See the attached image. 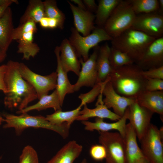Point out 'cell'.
<instances>
[{"mask_svg": "<svg viewBox=\"0 0 163 163\" xmlns=\"http://www.w3.org/2000/svg\"><path fill=\"white\" fill-rule=\"evenodd\" d=\"M57 66L56 86L55 89L59 95L62 105L66 95L72 93L74 91L73 85L70 82L67 75V73L63 69L60 59V50L59 46H56L55 49Z\"/></svg>", "mask_w": 163, "mask_h": 163, "instance_id": "22", "label": "cell"}, {"mask_svg": "<svg viewBox=\"0 0 163 163\" xmlns=\"http://www.w3.org/2000/svg\"><path fill=\"white\" fill-rule=\"evenodd\" d=\"M98 141L106 151V163H127L123 138L118 132H99Z\"/></svg>", "mask_w": 163, "mask_h": 163, "instance_id": "9", "label": "cell"}, {"mask_svg": "<svg viewBox=\"0 0 163 163\" xmlns=\"http://www.w3.org/2000/svg\"><path fill=\"white\" fill-rule=\"evenodd\" d=\"M131 28L155 39L163 37V15L157 12L136 15Z\"/></svg>", "mask_w": 163, "mask_h": 163, "instance_id": "11", "label": "cell"}, {"mask_svg": "<svg viewBox=\"0 0 163 163\" xmlns=\"http://www.w3.org/2000/svg\"><path fill=\"white\" fill-rule=\"evenodd\" d=\"M122 137L127 163H136L145 159L138 145L136 134L129 123L126 125Z\"/></svg>", "mask_w": 163, "mask_h": 163, "instance_id": "18", "label": "cell"}, {"mask_svg": "<svg viewBox=\"0 0 163 163\" xmlns=\"http://www.w3.org/2000/svg\"><path fill=\"white\" fill-rule=\"evenodd\" d=\"M19 70L23 78L34 88L39 99L56 88V72L42 75L34 72L23 63H19Z\"/></svg>", "mask_w": 163, "mask_h": 163, "instance_id": "10", "label": "cell"}, {"mask_svg": "<svg viewBox=\"0 0 163 163\" xmlns=\"http://www.w3.org/2000/svg\"><path fill=\"white\" fill-rule=\"evenodd\" d=\"M129 109L128 107L121 118L116 122L112 123L104 122L103 119L96 118L95 121L92 122L88 120L82 121V123L85 126V129L91 131L96 130L98 132H109L112 130H117L122 136L125 131L126 122L128 119Z\"/></svg>", "mask_w": 163, "mask_h": 163, "instance_id": "20", "label": "cell"}, {"mask_svg": "<svg viewBox=\"0 0 163 163\" xmlns=\"http://www.w3.org/2000/svg\"><path fill=\"white\" fill-rule=\"evenodd\" d=\"M70 1L78 5L77 7L78 8L84 10H87L83 1L81 0H71Z\"/></svg>", "mask_w": 163, "mask_h": 163, "instance_id": "42", "label": "cell"}, {"mask_svg": "<svg viewBox=\"0 0 163 163\" xmlns=\"http://www.w3.org/2000/svg\"><path fill=\"white\" fill-rule=\"evenodd\" d=\"M14 3L18 4V1L17 0H0V6L6 4H11Z\"/></svg>", "mask_w": 163, "mask_h": 163, "instance_id": "43", "label": "cell"}, {"mask_svg": "<svg viewBox=\"0 0 163 163\" xmlns=\"http://www.w3.org/2000/svg\"><path fill=\"white\" fill-rule=\"evenodd\" d=\"M145 90L150 91H163V79H147L145 84Z\"/></svg>", "mask_w": 163, "mask_h": 163, "instance_id": "37", "label": "cell"}, {"mask_svg": "<svg viewBox=\"0 0 163 163\" xmlns=\"http://www.w3.org/2000/svg\"><path fill=\"white\" fill-rule=\"evenodd\" d=\"M59 47L60 61L63 69L67 73L72 71L78 76L81 64L75 49L66 38L62 40Z\"/></svg>", "mask_w": 163, "mask_h": 163, "instance_id": "16", "label": "cell"}, {"mask_svg": "<svg viewBox=\"0 0 163 163\" xmlns=\"http://www.w3.org/2000/svg\"><path fill=\"white\" fill-rule=\"evenodd\" d=\"M45 16L56 19L59 23L58 28L62 30L65 20L64 13L58 7L56 2L54 0H46L43 2Z\"/></svg>", "mask_w": 163, "mask_h": 163, "instance_id": "31", "label": "cell"}, {"mask_svg": "<svg viewBox=\"0 0 163 163\" xmlns=\"http://www.w3.org/2000/svg\"><path fill=\"white\" fill-rule=\"evenodd\" d=\"M48 22L49 18L45 16L40 20L39 23L42 27L47 28H48Z\"/></svg>", "mask_w": 163, "mask_h": 163, "instance_id": "41", "label": "cell"}, {"mask_svg": "<svg viewBox=\"0 0 163 163\" xmlns=\"http://www.w3.org/2000/svg\"><path fill=\"white\" fill-rule=\"evenodd\" d=\"M39 100L36 104L28 106L21 110H18L17 113L20 114L34 110L40 111L49 108H53L55 111L62 110V105L56 89L51 94L45 95Z\"/></svg>", "mask_w": 163, "mask_h": 163, "instance_id": "26", "label": "cell"}, {"mask_svg": "<svg viewBox=\"0 0 163 163\" xmlns=\"http://www.w3.org/2000/svg\"><path fill=\"white\" fill-rule=\"evenodd\" d=\"M80 163H89L86 159H84Z\"/></svg>", "mask_w": 163, "mask_h": 163, "instance_id": "49", "label": "cell"}, {"mask_svg": "<svg viewBox=\"0 0 163 163\" xmlns=\"http://www.w3.org/2000/svg\"><path fill=\"white\" fill-rule=\"evenodd\" d=\"M91 158L96 161H101L106 157V151L104 147L101 144L92 145L89 150Z\"/></svg>", "mask_w": 163, "mask_h": 163, "instance_id": "35", "label": "cell"}, {"mask_svg": "<svg viewBox=\"0 0 163 163\" xmlns=\"http://www.w3.org/2000/svg\"><path fill=\"white\" fill-rule=\"evenodd\" d=\"M36 23L29 20L14 28L13 40L18 43L17 52L23 54V59L29 60L34 57L39 52L40 48L34 42V34L37 32Z\"/></svg>", "mask_w": 163, "mask_h": 163, "instance_id": "8", "label": "cell"}, {"mask_svg": "<svg viewBox=\"0 0 163 163\" xmlns=\"http://www.w3.org/2000/svg\"><path fill=\"white\" fill-rule=\"evenodd\" d=\"M110 49L107 43L99 47L96 60L98 73L97 83L104 82L113 70L110 61Z\"/></svg>", "mask_w": 163, "mask_h": 163, "instance_id": "25", "label": "cell"}, {"mask_svg": "<svg viewBox=\"0 0 163 163\" xmlns=\"http://www.w3.org/2000/svg\"><path fill=\"white\" fill-rule=\"evenodd\" d=\"M7 69V66L6 64L0 66V90L2 91L5 94L7 92L5 80Z\"/></svg>", "mask_w": 163, "mask_h": 163, "instance_id": "38", "label": "cell"}, {"mask_svg": "<svg viewBox=\"0 0 163 163\" xmlns=\"http://www.w3.org/2000/svg\"><path fill=\"white\" fill-rule=\"evenodd\" d=\"M155 39L130 28L113 38L111 40V47L126 53L136 64Z\"/></svg>", "mask_w": 163, "mask_h": 163, "instance_id": "4", "label": "cell"}, {"mask_svg": "<svg viewBox=\"0 0 163 163\" xmlns=\"http://www.w3.org/2000/svg\"><path fill=\"white\" fill-rule=\"evenodd\" d=\"M81 107L79 105L75 109L70 111L58 110L52 114L47 115L45 118L53 125H60L67 123L71 126L79 115Z\"/></svg>", "mask_w": 163, "mask_h": 163, "instance_id": "28", "label": "cell"}, {"mask_svg": "<svg viewBox=\"0 0 163 163\" xmlns=\"http://www.w3.org/2000/svg\"><path fill=\"white\" fill-rule=\"evenodd\" d=\"M142 74L146 79H163V66L145 70H142Z\"/></svg>", "mask_w": 163, "mask_h": 163, "instance_id": "36", "label": "cell"}, {"mask_svg": "<svg viewBox=\"0 0 163 163\" xmlns=\"http://www.w3.org/2000/svg\"><path fill=\"white\" fill-rule=\"evenodd\" d=\"M136 15L157 12L159 8L158 0H129Z\"/></svg>", "mask_w": 163, "mask_h": 163, "instance_id": "30", "label": "cell"}, {"mask_svg": "<svg viewBox=\"0 0 163 163\" xmlns=\"http://www.w3.org/2000/svg\"><path fill=\"white\" fill-rule=\"evenodd\" d=\"M104 105L108 109L112 108L113 112L121 117L123 115L126 109L135 100L122 96L117 93L110 81L109 77L102 91Z\"/></svg>", "mask_w": 163, "mask_h": 163, "instance_id": "14", "label": "cell"}, {"mask_svg": "<svg viewBox=\"0 0 163 163\" xmlns=\"http://www.w3.org/2000/svg\"><path fill=\"white\" fill-rule=\"evenodd\" d=\"M141 69L135 63L113 69L109 75L110 81L120 95L136 99L145 90L147 81Z\"/></svg>", "mask_w": 163, "mask_h": 163, "instance_id": "2", "label": "cell"}, {"mask_svg": "<svg viewBox=\"0 0 163 163\" xmlns=\"http://www.w3.org/2000/svg\"><path fill=\"white\" fill-rule=\"evenodd\" d=\"M110 47V61L113 69L135 63L126 53L113 47Z\"/></svg>", "mask_w": 163, "mask_h": 163, "instance_id": "32", "label": "cell"}, {"mask_svg": "<svg viewBox=\"0 0 163 163\" xmlns=\"http://www.w3.org/2000/svg\"><path fill=\"white\" fill-rule=\"evenodd\" d=\"M59 23L58 21L54 18H49L48 28L53 29L58 27Z\"/></svg>", "mask_w": 163, "mask_h": 163, "instance_id": "40", "label": "cell"}, {"mask_svg": "<svg viewBox=\"0 0 163 163\" xmlns=\"http://www.w3.org/2000/svg\"><path fill=\"white\" fill-rule=\"evenodd\" d=\"M19 163H39L37 153L32 147L27 145L24 148Z\"/></svg>", "mask_w": 163, "mask_h": 163, "instance_id": "34", "label": "cell"}, {"mask_svg": "<svg viewBox=\"0 0 163 163\" xmlns=\"http://www.w3.org/2000/svg\"><path fill=\"white\" fill-rule=\"evenodd\" d=\"M19 63L10 60L6 64L5 80L7 92L4 101L6 107L17 108L18 110L25 108L30 102L37 98L34 88L21 75Z\"/></svg>", "mask_w": 163, "mask_h": 163, "instance_id": "1", "label": "cell"}, {"mask_svg": "<svg viewBox=\"0 0 163 163\" xmlns=\"http://www.w3.org/2000/svg\"><path fill=\"white\" fill-rule=\"evenodd\" d=\"M83 147L74 140L63 146L47 163H73L82 152Z\"/></svg>", "mask_w": 163, "mask_h": 163, "instance_id": "23", "label": "cell"}, {"mask_svg": "<svg viewBox=\"0 0 163 163\" xmlns=\"http://www.w3.org/2000/svg\"><path fill=\"white\" fill-rule=\"evenodd\" d=\"M103 95L102 91L98 96L94 108L90 109L86 104L85 105L83 109L80 111L79 115L76 120H87L89 119L94 117L103 119L107 118L116 121L119 120L121 117L109 110L104 105L103 100Z\"/></svg>", "mask_w": 163, "mask_h": 163, "instance_id": "19", "label": "cell"}, {"mask_svg": "<svg viewBox=\"0 0 163 163\" xmlns=\"http://www.w3.org/2000/svg\"><path fill=\"white\" fill-rule=\"evenodd\" d=\"M136 163H150L146 159H142Z\"/></svg>", "mask_w": 163, "mask_h": 163, "instance_id": "47", "label": "cell"}, {"mask_svg": "<svg viewBox=\"0 0 163 163\" xmlns=\"http://www.w3.org/2000/svg\"><path fill=\"white\" fill-rule=\"evenodd\" d=\"M7 51L0 47V62L3 61L5 58L7 56Z\"/></svg>", "mask_w": 163, "mask_h": 163, "instance_id": "44", "label": "cell"}, {"mask_svg": "<svg viewBox=\"0 0 163 163\" xmlns=\"http://www.w3.org/2000/svg\"><path fill=\"white\" fill-rule=\"evenodd\" d=\"M136 15L128 0H121L103 28L113 38L131 28Z\"/></svg>", "mask_w": 163, "mask_h": 163, "instance_id": "5", "label": "cell"}, {"mask_svg": "<svg viewBox=\"0 0 163 163\" xmlns=\"http://www.w3.org/2000/svg\"><path fill=\"white\" fill-rule=\"evenodd\" d=\"M11 4H8L0 6V17L3 14L6 9Z\"/></svg>", "mask_w": 163, "mask_h": 163, "instance_id": "45", "label": "cell"}, {"mask_svg": "<svg viewBox=\"0 0 163 163\" xmlns=\"http://www.w3.org/2000/svg\"><path fill=\"white\" fill-rule=\"evenodd\" d=\"M14 28L12 12L9 7L0 17V47L6 51L13 40Z\"/></svg>", "mask_w": 163, "mask_h": 163, "instance_id": "24", "label": "cell"}, {"mask_svg": "<svg viewBox=\"0 0 163 163\" xmlns=\"http://www.w3.org/2000/svg\"><path fill=\"white\" fill-rule=\"evenodd\" d=\"M107 79V78L104 82L96 83L89 92L81 94L78 97L81 100V103L79 106L82 107L87 104L94 101L102 92Z\"/></svg>", "mask_w": 163, "mask_h": 163, "instance_id": "33", "label": "cell"}, {"mask_svg": "<svg viewBox=\"0 0 163 163\" xmlns=\"http://www.w3.org/2000/svg\"><path fill=\"white\" fill-rule=\"evenodd\" d=\"M45 16L43 2L41 0H30L24 13L20 18V22L22 24L29 20L36 23Z\"/></svg>", "mask_w": 163, "mask_h": 163, "instance_id": "29", "label": "cell"}, {"mask_svg": "<svg viewBox=\"0 0 163 163\" xmlns=\"http://www.w3.org/2000/svg\"><path fill=\"white\" fill-rule=\"evenodd\" d=\"M99 47L98 46L94 47L93 53L85 61L82 58L80 59L82 68L78 79L73 85L74 92L78 91L84 86L92 88L97 83L98 73L96 60Z\"/></svg>", "mask_w": 163, "mask_h": 163, "instance_id": "13", "label": "cell"}, {"mask_svg": "<svg viewBox=\"0 0 163 163\" xmlns=\"http://www.w3.org/2000/svg\"><path fill=\"white\" fill-rule=\"evenodd\" d=\"M4 122H5L3 128H13L16 134L20 135L25 129L32 127L42 128L53 130L59 134L63 138H67L69 134L70 126L67 123L61 125H54L51 123L41 115L33 116L27 113L15 115L8 113L3 115Z\"/></svg>", "mask_w": 163, "mask_h": 163, "instance_id": "3", "label": "cell"}, {"mask_svg": "<svg viewBox=\"0 0 163 163\" xmlns=\"http://www.w3.org/2000/svg\"><path fill=\"white\" fill-rule=\"evenodd\" d=\"M135 100L141 106L153 113L159 114L163 121V91H145L139 95Z\"/></svg>", "mask_w": 163, "mask_h": 163, "instance_id": "21", "label": "cell"}, {"mask_svg": "<svg viewBox=\"0 0 163 163\" xmlns=\"http://www.w3.org/2000/svg\"><path fill=\"white\" fill-rule=\"evenodd\" d=\"M159 8L157 12L159 14L163 15V0H159Z\"/></svg>", "mask_w": 163, "mask_h": 163, "instance_id": "46", "label": "cell"}, {"mask_svg": "<svg viewBox=\"0 0 163 163\" xmlns=\"http://www.w3.org/2000/svg\"><path fill=\"white\" fill-rule=\"evenodd\" d=\"M67 1L72 13L75 28L83 36L89 35L91 31L96 27L94 22L95 15L87 10H84L78 8L70 1Z\"/></svg>", "mask_w": 163, "mask_h": 163, "instance_id": "17", "label": "cell"}, {"mask_svg": "<svg viewBox=\"0 0 163 163\" xmlns=\"http://www.w3.org/2000/svg\"><path fill=\"white\" fill-rule=\"evenodd\" d=\"M121 0H100L95 15L97 27H103L105 23Z\"/></svg>", "mask_w": 163, "mask_h": 163, "instance_id": "27", "label": "cell"}, {"mask_svg": "<svg viewBox=\"0 0 163 163\" xmlns=\"http://www.w3.org/2000/svg\"><path fill=\"white\" fill-rule=\"evenodd\" d=\"M83 1L87 10L92 13L96 12L97 5L94 0H84Z\"/></svg>", "mask_w": 163, "mask_h": 163, "instance_id": "39", "label": "cell"}, {"mask_svg": "<svg viewBox=\"0 0 163 163\" xmlns=\"http://www.w3.org/2000/svg\"><path fill=\"white\" fill-rule=\"evenodd\" d=\"M163 128L151 123L139 141L145 158L150 163H163Z\"/></svg>", "mask_w": 163, "mask_h": 163, "instance_id": "7", "label": "cell"}, {"mask_svg": "<svg viewBox=\"0 0 163 163\" xmlns=\"http://www.w3.org/2000/svg\"><path fill=\"white\" fill-rule=\"evenodd\" d=\"M4 122V118L0 113V125L2 124V122Z\"/></svg>", "mask_w": 163, "mask_h": 163, "instance_id": "48", "label": "cell"}, {"mask_svg": "<svg viewBox=\"0 0 163 163\" xmlns=\"http://www.w3.org/2000/svg\"><path fill=\"white\" fill-rule=\"evenodd\" d=\"M71 34L69 40L74 47L79 57H82L84 61L89 58L90 49L98 46L101 42L112 40L110 36L103 27H96L92 33L86 36H82L75 27L71 29Z\"/></svg>", "mask_w": 163, "mask_h": 163, "instance_id": "6", "label": "cell"}, {"mask_svg": "<svg viewBox=\"0 0 163 163\" xmlns=\"http://www.w3.org/2000/svg\"><path fill=\"white\" fill-rule=\"evenodd\" d=\"M136 64L143 70L163 66V37L155 39Z\"/></svg>", "mask_w": 163, "mask_h": 163, "instance_id": "15", "label": "cell"}, {"mask_svg": "<svg viewBox=\"0 0 163 163\" xmlns=\"http://www.w3.org/2000/svg\"><path fill=\"white\" fill-rule=\"evenodd\" d=\"M128 119L139 141L147 131L153 113L135 101L128 107Z\"/></svg>", "mask_w": 163, "mask_h": 163, "instance_id": "12", "label": "cell"}, {"mask_svg": "<svg viewBox=\"0 0 163 163\" xmlns=\"http://www.w3.org/2000/svg\"><path fill=\"white\" fill-rule=\"evenodd\" d=\"M2 158V156H0V160Z\"/></svg>", "mask_w": 163, "mask_h": 163, "instance_id": "50", "label": "cell"}]
</instances>
